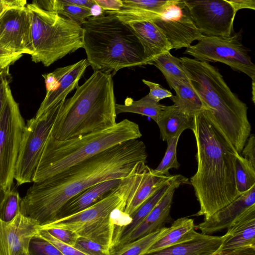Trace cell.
<instances>
[{"label":"cell","instance_id":"cell-1","mask_svg":"<svg viewBox=\"0 0 255 255\" xmlns=\"http://www.w3.org/2000/svg\"><path fill=\"white\" fill-rule=\"evenodd\" d=\"M144 142L138 139L112 146L50 178L34 183L21 199L20 213L39 227L56 219L70 199L100 182L124 178L140 162H147Z\"/></svg>","mask_w":255,"mask_h":255},{"label":"cell","instance_id":"cell-2","mask_svg":"<svg viewBox=\"0 0 255 255\" xmlns=\"http://www.w3.org/2000/svg\"><path fill=\"white\" fill-rule=\"evenodd\" d=\"M192 130L196 145L197 170L191 177L204 220L225 207L240 194L236 184L238 153L206 115L204 110L193 116Z\"/></svg>","mask_w":255,"mask_h":255},{"label":"cell","instance_id":"cell-3","mask_svg":"<svg viewBox=\"0 0 255 255\" xmlns=\"http://www.w3.org/2000/svg\"><path fill=\"white\" fill-rule=\"evenodd\" d=\"M179 59L191 86L206 107V115L241 154L251 134L247 105L231 91L216 67L187 57Z\"/></svg>","mask_w":255,"mask_h":255},{"label":"cell","instance_id":"cell-4","mask_svg":"<svg viewBox=\"0 0 255 255\" xmlns=\"http://www.w3.org/2000/svg\"><path fill=\"white\" fill-rule=\"evenodd\" d=\"M116 104L112 75L95 71L62 102L50 134L65 140L111 128L117 124Z\"/></svg>","mask_w":255,"mask_h":255},{"label":"cell","instance_id":"cell-5","mask_svg":"<svg viewBox=\"0 0 255 255\" xmlns=\"http://www.w3.org/2000/svg\"><path fill=\"white\" fill-rule=\"evenodd\" d=\"M83 48L94 71L114 76L121 69L147 65L144 48L132 28L108 11L81 25Z\"/></svg>","mask_w":255,"mask_h":255},{"label":"cell","instance_id":"cell-6","mask_svg":"<svg viewBox=\"0 0 255 255\" xmlns=\"http://www.w3.org/2000/svg\"><path fill=\"white\" fill-rule=\"evenodd\" d=\"M145 164L138 163L117 187L93 205L39 228H60L74 232L80 237L102 245L111 253L116 248L121 227L131 221V218L124 210Z\"/></svg>","mask_w":255,"mask_h":255},{"label":"cell","instance_id":"cell-7","mask_svg":"<svg viewBox=\"0 0 255 255\" xmlns=\"http://www.w3.org/2000/svg\"><path fill=\"white\" fill-rule=\"evenodd\" d=\"M141 136L138 124L128 119L107 129L65 140L49 134L32 182L50 178L112 146Z\"/></svg>","mask_w":255,"mask_h":255},{"label":"cell","instance_id":"cell-8","mask_svg":"<svg viewBox=\"0 0 255 255\" xmlns=\"http://www.w3.org/2000/svg\"><path fill=\"white\" fill-rule=\"evenodd\" d=\"M31 24V60L48 67L83 48L81 25L45 10L32 2L26 4Z\"/></svg>","mask_w":255,"mask_h":255},{"label":"cell","instance_id":"cell-9","mask_svg":"<svg viewBox=\"0 0 255 255\" xmlns=\"http://www.w3.org/2000/svg\"><path fill=\"white\" fill-rule=\"evenodd\" d=\"M62 102L40 117L27 121L15 166L14 179L17 185L32 182L44 144Z\"/></svg>","mask_w":255,"mask_h":255},{"label":"cell","instance_id":"cell-10","mask_svg":"<svg viewBox=\"0 0 255 255\" xmlns=\"http://www.w3.org/2000/svg\"><path fill=\"white\" fill-rule=\"evenodd\" d=\"M25 125L18 104L9 89L0 115V184L7 192L12 188Z\"/></svg>","mask_w":255,"mask_h":255},{"label":"cell","instance_id":"cell-11","mask_svg":"<svg viewBox=\"0 0 255 255\" xmlns=\"http://www.w3.org/2000/svg\"><path fill=\"white\" fill-rule=\"evenodd\" d=\"M234 34L227 38L202 35L198 43L186 48L184 54L205 62H219L255 80V66L247 49Z\"/></svg>","mask_w":255,"mask_h":255},{"label":"cell","instance_id":"cell-12","mask_svg":"<svg viewBox=\"0 0 255 255\" xmlns=\"http://www.w3.org/2000/svg\"><path fill=\"white\" fill-rule=\"evenodd\" d=\"M185 1L195 25L202 35L224 38L233 35L236 12L227 0Z\"/></svg>","mask_w":255,"mask_h":255},{"label":"cell","instance_id":"cell-13","mask_svg":"<svg viewBox=\"0 0 255 255\" xmlns=\"http://www.w3.org/2000/svg\"><path fill=\"white\" fill-rule=\"evenodd\" d=\"M151 20L163 33L172 49L188 48L202 35L195 25L184 0H168L163 11Z\"/></svg>","mask_w":255,"mask_h":255},{"label":"cell","instance_id":"cell-14","mask_svg":"<svg viewBox=\"0 0 255 255\" xmlns=\"http://www.w3.org/2000/svg\"><path fill=\"white\" fill-rule=\"evenodd\" d=\"M89 66L86 59L56 69L42 75L46 93L34 117L38 118L66 100V96L78 86V83Z\"/></svg>","mask_w":255,"mask_h":255},{"label":"cell","instance_id":"cell-15","mask_svg":"<svg viewBox=\"0 0 255 255\" xmlns=\"http://www.w3.org/2000/svg\"><path fill=\"white\" fill-rule=\"evenodd\" d=\"M0 46L22 55L32 54L31 24L26 5L8 9L0 16Z\"/></svg>","mask_w":255,"mask_h":255},{"label":"cell","instance_id":"cell-16","mask_svg":"<svg viewBox=\"0 0 255 255\" xmlns=\"http://www.w3.org/2000/svg\"><path fill=\"white\" fill-rule=\"evenodd\" d=\"M39 227L36 221L21 213L10 221L0 220V255L28 253L30 241Z\"/></svg>","mask_w":255,"mask_h":255},{"label":"cell","instance_id":"cell-17","mask_svg":"<svg viewBox=\"0 0 255 255\" xmlns=\"http://www.w3.org/2000/svg\"><path fill=\"white\" fill-rule=\"evenodd\" d=\"M254 205H255V185L209 218L195 226V229L200 230L202 234L210 235L228 229L237 218Z\"/></svg>","mask_w":255,"mask_h":255},{"label":"cell","instance_id":"cell-18","mask_svg":"<svg viewBox=\"0 0 255 255\" xmlns=\"http://www.w3.org/2000/svg\"><path fill=\"white\" fill-rule=\"evenodd\" d=\"M227 229L215 255L255 248V205L245 211Z\"/></svg>","mask_w":255,"mask_h":255},{"label":"cell","instance_id":"cell-19","mask_svg":"<svg viewBox=\"0 0 255 255\" xmlns=\"http://www.w3.org/2000/svg\"><path fill=\"white\" fill-rule=\"evenodd\" d=\"M115 15L130 26L136 33L144 48L147 64L151 65L155 57L172 49L163 33L151 20Z\"/></svg>","mask_w":255,"mask_h":255},{"label":"cell","instance_id":"cell-20","mask_svg":"<svg viewBox=\"0 0 255 255\" xmlns=\"http://www.w3.org/2000/svg\"><path fill=\"white\" fill-rule=\"evenodd\" d=\"M124 178L100 182L83 191L69 200L61 208L55 220L74 215L93 205L117 187Z\"/></svg>","mask_w":255,"mask_h":255},{"label":"cell","instance_id":"cell-21","mask_svg":"<svg viewBox=\"0 0 255 255\" xmlns=\"http://www.w3.org/2000/svg\"><path fill=\"white\" fill-rule=\"evenodd\" d=\"M179 182L189 183L188 178L181 175H175L174 178L162 185L130 215V222L120 229L117 245L114 250L124 244L128 236L143 221L170 189Z\"/></svg>","mask_w":255,"mask_h":255},{"label":"cell","instance_id":"cell-22","mask_svg":"<svg viewBox=\"0 0 255 255\" xmlns=\"http://www.w3.org/2000/svg\"><path fill=\"white\" fill-rule=\"evenodd\" d=\"M185 184V182H179L175 184L143 221L128 236L123 245L162 228L164 223L169 218L170 211L175 190L181 185Z\"/></svg>","mask_w":255,"mask_h":255},{"label":"cell","instance_id":"cell-23","mask_svg":"<svg viewBox=\"0 0 255 255\" xmlns=\"http://www.w3.org/2000/svg\"><path fill=\"white\" fill-rule=\"evenodd\" d=\"M224 236L198 233L192 240L144 255H214L220 248Z\"/></svg>","mask_w":255,"mask_h":255},{"label":"cell","instance_id":"cell-24","mask_svg":"<svg viewBox=\"0 0 255 255\" xmlns=\"http://www.w3.org/2000/svg\"><path fill=\"white\" fill-rule=\"evenodd\" d=\"M175 175L158 176L152 169L145 165L140 177L129 195L124 212L129 217L162 185L174 178Z\"/></svg>","mask_w":255,"mask_h":255},{"label":"cell","instance_id":"cell-25","mask_svg":"<svg viewBox=\"0 0 255 255\" xmlns=\"http://www.w3.org/2000/svg\"><path fill=\"white\" fill-rule=\"evenodd\" d=\"M156 124L159 128L161 138L167 141L181 135L185 129L192 130L193 116L184 113L173 105L165 106Z\"/></svg>","mask_w":255,"mask_h":255},{"label":"cell","instance_id":"cell-26","mask_svg":"<svg viewBox=\"0 0 255 255\" xmlns=\"http://www.w3.org/2000/svg\"><path fill=\"white\" fill-rule=\"evenodd\" d=\"M198 233L195 230L193 219L187 217L179 218L168 228L163 236L154 243L144 255L190 241Z\"/></svg>","mask_w":255,"mask_h":255},{"label":"cell","instance_id":"cell-27","mask_svg":"<svg viewBox=\"0 0 255 255\" xmlns=\"http://www.w3.org/2000/svg\"><path fill=\"white\" fill-rule=\"evenodd\" d=\"M122 0V7L113 13L137 19L152 20L163 11L168 0Z\"/></svg>","mask_w":255,"mask_h":255},{"label":"cell","instance_id":"cell-28","mask_svg":"<svg viewBox=\"0 0 255 255\" xmlns=\"http://www.w3.org/2000/svg\"><path fill=\"white\" fill-rule=\"evenodd\" d=\"M174 90L176 92V95H172L170 99L173 102V105L178 108L184 113L194 116L201 111L206 109L189 80L180 82Z\"/></svg>","mask_w":255,"mask_h":255},{"label":"cell","instance_id":"cell-29","mask_svg":"<svg viewBox=\"0 0 255 255\" xmlns=\"http://www.w3.org/2000/svg\"><path fill=\"white\" fill-rule=\"evenodd\" d=\"M151 65H154L162 72L168 85L173 89L180 82L188 80L179 58L173 56L170 51L155 57Z\"/></svg>","mask_w":255,"mask_h":255},{"label":"cell","instance_id":"cell-30","mask_svg":"<svg viewBox=\"0 0 255 255\" xmlns=\"http://www.w3.org/2000/svg\"><path fill=\"white\" fill-rule=\"evenodd\" d=\"M33 2L45 10L55 12L62 17L80 25L93 15L91 9L68 4L63 0H40Z\"/></svg>","mask_w":255,"mask_h":255},{"label":"cell","instance_id":"cell-31","mask_svg":"<svg viewBox=\"0 0 255 255\" xmlns=\"http://www.w3.org/2000/svg\"><path fill=\"white\" fill-rule=\"evenodd\" d=\"M165 105L156 102L148 95L137 101L130 98H127L124 104H116V114L132 113L147 116L157 123Z\"/></svg>","mask_w":255,"mask_h":255},{"label":"cell","instance_id":"cell-32","mask_svg":"<svg viewBox=\"0 0 255 255\" xmlns=\"http://www.w3.org/2000/svg\"><path fill=\"white\" fill-rule=\"evenodd\" d=\"M168 228L163 227L146 236L125 244L113 251L110 255H143L154 243L163 236Z\"/></svg>","mask_w":255,"mask_h":255},{"label":"cell","instance_id":"cell-33","mask_svg":"<svg viewBox=\"0 0 255 255\" xmlns=\"http://www.w3.org/2000/svg\"><path fill=\"white\" fill-rule=\"evenodd\" d=\"M235 178L237 189L240 194L255 185V167L239 153L237 154L236 159Z\"/></svg>","mask_w":255,"mask_h":255},{"label":"cell","instance_id":"cell-34","mask_svg":"<svg viewBox=\"0 0 255 255\" xmlns=\"http://www.w3.org/2000/svg\"><path fill=\"white\" fill-rule=\"evenodd\" d=\"M180 135H178L168 139L166 142L167 147L161 161L153 173L158 176H171L169 170L171 168L178 169L180 164L178 162L176 156L177 146Z\"/></svg>","mask_w":255,"mask_h":255},{"label":"cell","instance_id":"cell-35","mask_svg":"<svg viewBox=\"0 0 255 255\" xmlns=\"http://www.w3.org/2000/svg\"><path fill=\"white\" fill-rule=\"evenodd\" d=\"M21 201L18 192L11 188L0 206V220L10 221L20 213Z\"/></svg>","mask_w":255,"mask_h":255},{"label":"cell","instance_id":"cell-36","mask_svg":"<svg viewBox=\"0 0 255 255\" xmlns=\"http://www.w3.org/2000/svg\"><path fill=\"white\" fill-rule=\"evenodd\" d=\"M28 254L29 255H63L56 247L38 233L30 241Z\"/></svg>","mask_w":255,"mask_h":255},{"label":"cell","instance_id":"cell-37","mask_svg":"<svg viewBox=\"0 0 255 255\" xmlns=\"http://www.w3.org/2000/svg\"><path fill=\"white\" fill-rule=\"evenodd\" d=\"M73 247L86 255H110L111 253L102 245L80 236Z\"/></svg>","mask_w":255,"mask_h":255},{"label":"cell","instance_id":"cell-38","mask_svg":"<svg viewBox=\"0 0 255 255\" xmlns=\"http://www.w3.org/2000/svg\"><path fill=\"white\" fill-rule=\"evenodd\" d=\"M37 233L56 247L63 255H86L74 247L65 244L51 236L46 230L39 229Z\"/></svg>","mask_w":255,"mask_h":255},{"label":"cell","instance_id":"cell-39","mask_svg":"<svg viewBox=\"0 0 255 255\" xmlns=\"http://www.w3.org/2000/svg\"><path fill=\"white\" fill-rule=\"evenodd\" d=\"M44 229L46 230L51 236L59 241L72 247L74 246L79 237L75 232L65 229L60 228Z\"/></svg>","mask_w":255,"mask_h":255},{"label":"cell","instance_id":"cell-40","mask_svg":"<svg viewBox=\"0 0 255 255\" xmlns=\"http://www.w3.org/2000/svg\"><path fill=\"white\" fill-rule=\"evenodd\" d=\"M142 81L150 89L148 96L156 102L166 98H170L173 95L171 92L162 87L159 84L145 79Z\"/></svg>","mask_w":255,"mask_h":255},{"label":"cell","instance_id":"cell-41","mask_svg":"<svg viewBox=\"0 0 255 255\" xmlns=\"http://www.w3.org/2000/svg\"><path fill=\"white\" fill-rule=\"evenodd\" d=\"M11 80L9 67L0 72V115L3 109Z\"/></svg>","mask_w":255,"mask_h":255},{"label":"cell","instance_id":"cell-42","mask_svg":"<svg viewBox=\"0 0 255 255\" xmlns=\"http://www.w3.org/2000/svg\"><path fill=\"white\" fill-rule=\"evenodd\" d=\"M22 54L6 50L0 46V72L19 59Z\"/></svg>","mask_w":255,"mask_h":255},{"label":"cell","instance_id":"cell-43","mask_svg":"<svg viewBox=\"0 0 255 255\" xmlns=\"http://www.w3.org/2000/svg\"><path fill=\"white\" fill-rule=\"evenodd\" d=\"M241 155L255 167V136L251 134L242 150Z\"/></svg>","mask_w":255,"mask_h":255},{"label":"cell","instance_id":"cell-44","mask_svg":"<svg viewBox=\"0 0 255 255\" xmlns=\"http://www.w3.org/2000/svg\"><path fill=\"white\" fill-rule=\"evenodd\" d=\"M104 11H118L123 6L122 0H94Z\"/></svg>","mask_w":255,"mask_h":255},{"label":"cell","instance_id":"cell-45","mask_svg":"<svg viewBox=\"0 0 255 255\" xmlns=\"http://www.w3.org/2000/svg\"><path fill=\"white\" fill-rule=\"evenodd\" d=\"M237 12L243 8L255 9V1L254 0H227Z\"/></svg>","mask_w":255,"mask_h":255},{"label":"cell","instance_id":"cell-46","mask_svg":"<svg viewBox=\"0 0 255 255\" xmlns=\"http://www.w3.org/2000/svg\"><path fill=\"white\" fill-rule=\"evenodd\" d=\"M26 4L25 0H0V16L8 9L25 6Z\"/></svg>","mask_w":255,"mask_h":255},{"label":"cell","instance_id":"cell-47","mask_svg":"<svg viewBox=\"0 0 255 255\" xmlns=\"http://www.w3.org/2000/svg\"><path fill=\"white\" fill-rule=\"evenodd\" d=\"M65 3L77 6L92 9L96 4L94 0H63Z\"/></svg>","mask_w":255,"mask_h":255},{"label":"cell","instance_id":"cell-48","mask_svg":"<svg viewBox=\"0 0 255 255\" xmlns=\"http://www.w3.org/2000/svg\"><path fill=\"white\" fill-rule=\"evenodd\" d=\"M214 255H255V248H250L230 253Z\"/></svg>","mask_w":255,"mask_h":255},{"label":"cell","instance_id":"cell-49","mask_svg":"<svg viewBox=\"0 0 255 255\" xmlns=\"http://www.w3.org/2000/svg\"><path fill=\"white\" fill-rule=\"evenodd\" d=\"M7 192H6L3 187L0 184V206L5 197Z\"/></svg>","mask_w":255,"mask_h":255},{"label":"cell","instance_id":"cell-50","mask_svg":"<svg viewBox=\"0 0 255 255\" xmlns=\"http://www.w3.org/2000/svg\"><path fill=\"white\" fill-rule=\"evenodd\" d=\"M252 89H253V101L255 103V81H252Z\"/></svg>","mask_w":255,"mask_h":255},{"label":"cell","instance_id":"cell-51","mask_svg":"<svg viewBox=\"0 0 255 255\" xmlns=\"http://www.w3.org/2000/svg\"><path fill=\"white\" fill-rule=\"evenodd\" d=\"M20 255H29L28 253H24Z\"/></svg>","mask_w":255,"mask_h":255}]
</instances>
